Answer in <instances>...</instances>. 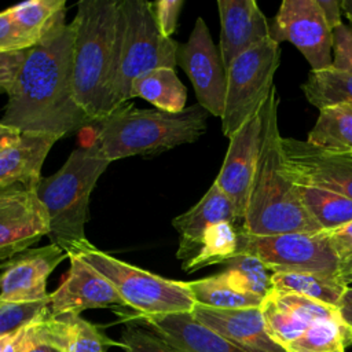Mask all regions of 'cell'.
I'll return each instance as SVG.
<instances>
[{
	"label": "cell",
	"instance_id": "4316f807",
	"mask_svg": "<svg viewBox=\"0 0 352 352\" xmlns=\"http://www.w3.org/2000/svg\"><path fill=\"white\" fill-rule=\"evenodd\" d=\"M298 192L305 210L322 231H334L352 221V199L311 186H298Z\"/></svg>",
	"mask_w": 352,
	"mask_h": 352
},
{
	"label": "cell",
	"instance_id": "44dd1931",
	"mask_svg": "<svg viewBox=\"0 0 352 352\" xmlns=\"http://www.w3.org/2000/svg\"><path fill=\"white\" fill-rule=\"evenodd\" d=\"M180 352H245L198 322L191 312L138 318Z\"/></svg>",
	"mask_w": 352,
	"mask_h": 352
},
{
	"label": "cell",
	"instance_id": "681fc988",
	"mask_svg": "<svg viewBox=\"0 0 352 352\" xmlns=\"http://www.w3.org/2000/svg\"><path fill=\"white\" fill-rule=\"evenodd\" d=\"M14 333H15V331H14ZM14 333H10V334H3V336H0V352H3V351L6 349L7 344H8V342H10V340L12 338Z\"/></svg>",
	"mask_w": 352,
	"mask_h": 352
},
{
	"label": "cell",
	"instance_id": "4dcf8cb0",
	"mask_svg": "<svg viewBox=\"0 0 352 352\" xmlns=\"http://www.w3.org/2000/svg\"><path fill=\"white\" fill-rule=\"evenodd\" d=\"M221 278L234 289L245 293L267 297L272 292V272L256 256L239 253L224 263V270L219 272Z\"/></svg>",
	"mask_w": 352,
	"mask_h": 352
},
{
	"label": "cell",
	"instance_id": "ba28073f",
	"mask_svg": "<svg viewBox=\"0 0 352 352\" xmlns=\"http://www.w3.org/2000/svg\"><path fill=\"white\" fill-rule=\"evenodd\" d=\"M280 62L279 43L271 37L238 55L226 69V102L221 131L228 139L267 100Z\"/></svg>",
	"mask_w": 352,
	"mask_h": 352
},
{
	"label": "cell",
	"instance_id": "8992f818",
	"mask_svg": "<svg viewBox=\"0 0 352 352\" xmlns=\"http://www.w3.org/2000/svg\"><path fill=\"white\" fill-rule=\"evenodd\" d=\"M179 43L162 36L150 3L144 0H120V41L117 76L113 94V110L132 99V82L157 67L177 65Z\"/></svg>",
	"mask_w": 352,
	"mask_h": 352
},
{
	"label": "cell",
	"instance_id": "7bdbcfd3",
	"mask_svg": "<svg viewBox=\"0 0 352 352\" xmlns=\"http://www.w3.org/2000/svg\"><path fill=\"white\" fill-rule=\"evenodd\" d=\"M21 136L22 133L18 129H14L0 122V153L16 143Z\"/></svg>",
	"mask_w": 352,
	"mask_h": 352
},
{
	"label": "cell",
	"instance_id": "7402d4cb",
	"mask_svg": "<svg viewBox=\"0 0 352 352\" xmlns=\"http://www.w3.org/2000/svg\"><path fill=\"white\" fill-rule=\"evenodd\" d=\"M59 138L22 133L19 140L0 153V188L16 184L37 186L47 154Z\"/></svg>",
	"mask_w": 352,
	"mask_h": 352
},
{
	"label": "cell",
	"instance_id": "74e56055",
	"mask_svg": "<svg viewBox=\"0 0 352 352\" xmlns=\"http://www.w3.org/2000/svg\"><path fill=\"white\" fill-rule=\"evenodd\" d=\"M331 66L352 74V25L341 23L333 29Z\"/></svg>",
	"mask_w": 352,
	"mask_h": 352
},
{
	"label": "cell",
	"instance_id": "9c48e42d",
	"mask_svg": "<svg viewBox=\"0 0 352 352\" xmlns=\"http://www.w3.org/2000/svg\"><path fill=\"white\" fill-rule=\"evenodd\" d=\"M258 257L271 272H322L341 275L344 265L334 253L327 231L252 235L239 231L238 254Z\"/></svg>",
	"mask_w": 352,
	"mask_h": 352
},
{
	"label": "cell",
	"instance_id": "7dc6e473",
	"mask_svg": "<svg viewBox=\"0 0 352 352\" xmlns=\"http://www.w3.org/2000/svg\"><path fill=\"white\" fill-rule=\"evenodd\" d=\"M341 7H342L344 15L352 25V0H341Z\"/></svg>",
	"mask_w": 352,
	"mask_h": 352
},
{
	"label": "cell",
	"instance_id": "4fadbf2b",
	"mask_svg": "<svg viewBox=\"0 0 352 352\" xmlns=\"http://www.w3.org/2000/svg\"><path fill=\"white\" fill-rule=\"evenodd\" d=\"M282 151L286 170L296 184L352 199V154L330 153L294 138H282Z\"/></svg>",
	"mask_w": 352,
	"mask_h": 352
},
{
	"label": "cell",
	"instance_id": "ac0fdd59",
	"mask_svg": "<svg viewBox=\"0 0 352 352\" xmlns=\"http://www.w3.org/2000/svg\"><path fill=\"white\" fill-rule=\"evenodd\" d=\"M191 314L245 352H286L267 333L260 307L217 309L195 304Z\"/></svg>",
	"mask_w": 352,
	"mask_h": 352
},
{
	"label": "cell",
	"instance_id": "836d02e7",
	"mask_svg": "<svg viewBox=\"0 0 352 352\" xmlns=\"http://www.w3.org/2000/svg\"><path fill=\"white\" fill-rule=\"evenodd\" d=\"M50 296L45 300L30 302H11L0 300V336L18 331L48 312Z\"/></svg>",
	"mask_w": 352,
	"mask_h": 352
},
{
	"label": "cell",
	"instance_id": "d6986e66",
	"mask_svg": "<svg viewBox=\"0 0 352 352\" xmlns=\"http://www.w3.org/2000/svg\"><path fill=\"white\" fill-rule=\"evenodd\" d=\"M221 221H231L241 230L234 204L213 182L192 208L172 220L180 235L176 257L183 263L191 260L198 253L206 230Z\"/></svg>",
	"mask_w": 352,
	"mask_h": 352
},
{
	"label": "cell",
	"instance_id": "d590c367",
	"mask_svg": "<svg viewBox=\"0 0 352 352\" xmlns=\"http://www.w3.org/2000/svg\"><path fill=\"white\" fill-rule=\"evenodd\" d=\"M120 346L125 352H180L153 330L128 324L121 333Z\"/></svg>",
	"mask_w": 352,
	"mask_h": 352
},
{
	"label": "cell",
	"instance_id": "277c9868",
	"mask_svg": "<svg viewBox=\"0 0 352 352\" xmlns=\"http://www.w3.org/2000/svg\"><path fill=\"white\" fill-rule=\"evenodd\" d=\"M209 113L197 104L180 113L122 104L98 122L94 143L106 160L155 155L192 143L206 131Z\"/></svg>",
	"mask_w": 352,
	"mask_h": 352
},
{
	"label": "cell",
	"instance_id": "603a6c76",
	"mask_svg": "<svg viewBox=\"0 0 352 352\" xmlns=\"http://www.w3.org/2000/svg\"><path fill=\"white\" fill-rule=\"evenodd\" d=\"M272 290L300 294L334 308L348 289L341 275L322 272H272Z\"/></svg>",
	"mask_w": 352,
	"mask_h": 352
},
{
	"label": "cell",
	"instance_id": "e0dca14e",
	"mask_svg": "<svg viewBox=\"0 0 352 352\" xmlns=\"http://www.w3.org/2000/svg\"><path fill=\"white\" fill-rule=\"evenodd\" d=\"M220 58L224 69L245 51L271 37L270 21L254 0H217Z\"/></svg>",
	"mask_w": 352,
	"mask_h": 352
},
{
	"label": "cell",
	"instance_id": "ab89813d",
	"mask_svg": "<svg viewBox=\"0 0 352 352\" xmlns=\"http://www.w3.org/2000/svg\"><path fill=\"white\" fill-rule=\"evenodd\" d=\"M28 50L0 52V89L6 94L11 89L15 77L26 58Z\"/></svg>",
	"mask_w": 352,
	"mask_h": 352
},
{
	"label": "cell",
	"instance_id": "83f0119b",
	"mask_svg": "<svg viewBox=\"0 0 352 352\" xmlns=\"http://www.w3.org/2000/svg\"><path fill=\"white\" fill-rule=\"evenodd\" d=\"M307 100L319 110L331 106H352V74L329 66L311 70L301 85Z\"/></svg>",
	"mask_w": 352,
	"mask_h": 352
},
{
	"label": "cell",
	"instance_id": "30bf717a",
	"mask_svg": "<svg viewBox=\"0 0 352 352\" xmlns=\"http://www.w3.org/2000/svg\"><path fill=\"white\" fill-rule=\"evenodd\" d=\"M270 34L276 43H292L311 70L331 66L333 29L316 0H283L270 22Z\"/></svg>",
	"mask_w": 352,
	"mask_h": 352
},
{
	"label": "cell",
	"instance_id": "2e32d148",
	"mask_svg": "<svg viewBox=\"0 0 352 352\" xmlns=\"http://www.w3.org/2000/svg\"><path fill=\"white\" fill-rule=\"evenodd\" d=\"M70 261L62 283L50 294L51 315H80L85 309L125 307L114 287L80 256L67 254Z\"/></svg>",
	"mask_w": 352,
	"mask_h": 352
},
{
	"label": "cell",
	"instance_id": "484cf974",
	"mask_svg": "<svg viewBox=\"0 0 352 352\" xmlns=\"http://www.w3.org/2000/svg\"><path fill=\"white\" fill-rule=\"evenodd\" d=\"M21 33L33 44L65 22V0H28L7 8Z\"/></svg>",
	"mask_w": 352,
	"mask_h": 352
},
{
	"label": "cell",
	"instance_id": "7a4b0ae2",
	"mask_svg": "<svg viewBox=\"0 0 352 352\" xmlns=\"http://www.w3.org/2000/svg\"><path fill=\"white\" fill-rule=\"evenodd\" d=\"M74 28L72 77L77 104L99 122L113 111L120 41V0H82Z\"/></svg>",
	"mask_w": 352,
	"mask_h": 352
},
{
	"label": "cell",
	"instance_id": "8fae6325",
	"mask_svg": "<svg viewBox=\"0 0 352 352\" xmlns=\"http://www.w3.org/2000/svg\"><path fill=\"white\" fill-rule=\"evenodd\" d=\"M177 65L188 76L198 104L220 117L226 102V69L205 21L199 16L184 44H179Z\"/></svg>",
	"mask_w": 352,
	"mask_h": 352
},
{
	"label": "cell",
	"instance_id": "8d00e7d4",
	"mask_svg": "<svg viewBox=\"0 0 352 352\" xmlns=\"http://www.w3.org/2000/svg\"><path fill=\"white\" fill-rule=\"evenodd\" d=\"M183 6V0H158L150 3L154 21L162 36L172 38V34L177 28Z\"/></svg>",
	"mask_w": 352,
	"mask_h": 352
},
{
	"label": "cell",
	"instance_id": "cb8c5ba5",
	"mask_svg": "<svg viewBox=\"0 0 352 352\" xmlns=\"http://www.w3.org/2000/svg\"><path fill=\"white\" fill-rule=\"evenodd\" d=\"M132 98H142L166 113L186 109L187 89L172 67L153 69L132 82Z\"/></svg>",
	"mask_w": 352,
	"mask_h": 352
},
{
	"label": "cell",
	"instance_id": "e575fe53",
	"mask_svg": "<svg viewBox=\"0 0 352 352\" xmlns=\"http://www.w3.org/2000/svg\"><path fill=\"white\" fill-rule=\"evenodd\" d=\"M274 296L286 305L290 311H293L300 319L312 324L320 320H342L338 308L323 304L320 301L293 294V293H280L272 290Z\"/></svg>",
	"mask_w": 352,
	"mask_h": 352
},
{
	"label": "cell",
	"instance_id": "f35d334b",
	"mask_svg": "<svg viewBox=\"0 0 352 352\" xmlns=\"http://www.w3.org/2000/svg\"><path fill=\"white\" fill-rule=\"evenodd\" d=\"M34 44L21 33L8 10L0 11V52L28 50Z\"/></svg>",
	"mask_w": 352,
	"mask_h": 352
},
{
	"label": "cell",
	"instance_id": "6da1fadb",
	"mask_svg": "<svg viewBox=\"0 0 352 352\" xmlns=\"http://www.w3.org/2000/svg\"><path fill=\"white\" fill-rule=\"evenodd\" d=\"M73 23H60L33 47L7 92L0 122L21 133L62 138L94 122L77 104L73 92Z\"/></svg>",
	"mask_w": 352,
	"mask_h": 352
},
{
	"label": "cell",
	"instance_id": "b9f144b4",
	"mask_svg": "<svg viewBox=\"0 0 352 352\" xmlns=\"http://www.w3.org/2000/svg\"><path fill=\"white\" fill-rule=\"evenodd\" d=\"M316 1L322 8L324 18L331 29H336L342 23L341 22V14H342L341 0H316Z\"/></svg>",
	"mask_w": 352,
	"mask_h": 352
},
{
	"label": "cell",
	"instance_id": "5b68a950",
	"mask_svg": "<svg viewBox=\"0 0 352 352\" xmlns=\"http://www.w3.org/2000/svg\"><path fill=\"white\" fill-rule=\"evenodd\" d=\"M109 164L92 142L72 151L62 168L41 177L36 187L48 217L51 243L67 254H76L89 243L85 236L89 197Z\"/></svg>",
	"mask_w": 352,
	"mask_h": 352
},
{
	"label": "cell",
	"instance_id": "d4e9b609",
	"mask_svg": "<svg viewBox=\"0 0 352 352\" xmlns=\"http://www.w3.org/2000/svg\"><path fill=\"white\" fill-rule=\"evenodd\" d=\"M307 142L330 153L352 154V106L340 104L319 110Z\"/></svg>",
	"mask_w": 352,
	"mask_h": 352
},
{
	"label": "cell",
	"instance_id": "ffe728a7",
	"mask_svg": "<svg viewBox=\"0 0 352 352\" xmlns=\"http://www.w3.org/2000/svg\"><path fill=\"white\" fill-rule=\"evenodd\" d=\"M32 336L59 352H106L120 342L110 340L95 324L80 315H51L48 312L29 324Z\"/></svg>",
	"mask_w": 352,
	"mask_h": 352
},
{
	"label": "cell",
	"instance_id": "f1b7e54d",
	"mask_svg": "<svg viewBox=\"0 0 352 352\" xmlns=\"http://www.w3.org/2000/svg\"><path fill=\"white\" fill-rule=\"evenodd\" d=\"M239 228L231 221L210 226L204 234L198 253L183 263V270L192 272L213 264H224L238 254Z\"/></svg>",
	"mask_w": 352,
	"mask_h": 352
},
{
	"label": "cell",
	"instance_id": "f6af8a7d",
	"mask_svg": "<svg viewBox=\"0 0 352 352\" xmlns=\"http://www.w3.org/2000/svg\"><path fill=\"white\" fill-rule=\"evenodd\" d=\"M23 352H59L56 351L55 348L36 340L30 330H29V326L26 329V340H25V346H23Z\"/></svg>",
	"mask_w": 352,
	"mask_h": 352
},
{
	"label": "cell",
	"instance_id": "7c38bea8",
	"mask_svg": "<svg viewBox=\"0 0 352 352\" xmlns=\"http://www.w3.org/2000/svg\"><path fill=\"white\" fill-rule=\"evenodd\" d=\"M36 187L16 184L0 188V261L30 249L50 234L48 217Z\"/></svg>",
	"mask_w": 352,
	"mask_h": 352
},
{
	"label": "cell",
	"instance_id": "60d3db41",
	"mask_svg": "<svg viewBox=\"0 0 352 352\" xmlns=\"http://www.w3.org/2000/svg\"><path fill=\"white\" fill-rule=\"evenodd\" d=\"M327 232L330 245L345 268L348 263L352 260V221L341 226L334 231Z\"/></svg>",
	"mask_w": 352,
	"mask_h": 352
},
{
	"label": "cell",
	"instance_id": "f907efd6",
	"mask_svg": "<svg viewBox=\"0 0 352 352\" xmlns=\"http://www.w3.org/2000/svg\"><path fill=\"white\" fill-rule=\"evenodd\" d=\"M1 263H3V261H0V271H1Z\"/></svg>",
	"mask_w": 352,
	"mask_h": 352
},
{
	"label": "cell",
	"instance_id": "9a60e30c",
	"mask_svg": "<svg viewBox=\"0 0 352 352\" xmlns=\"http://www.w3.org/2000/svg\"><path fill=\"white\" fill-rule=\"evenodd\" d=\"M67 258V253L55 243L28 249L1 263L0 300L30 302L48 298L47 279Z\"/></svg>",
	"mask_w": 352,
	"mask_h": 352
},
{
	"label": "cell",
	"instance_id": "52a82bcc",
	"mask_svg": "<svg viewBox=\"0 0 352 352\" xmlns=\"http://www.w3.org/2000/svg\"><path fill=\"white\" fill-rule=\"evenodd\" d=\"M76 254L114 287L125 307L135 311V319L191 312L195 307L187 282L135 267L99 250L91 242Z\"/></svg>",
	"mask_w": 352,
	"mask_h": 352
},
{
	"label": "cell",
	"instance_id": "ee69618b",
	"mask_svg": "<svg viewBox=\"0 0 352 352\" xmlns=\"http://www.w3.org/2000/svg\"><path fill=\"white\" fill-rule=\"evenodd\" d=\"M341 319L344 320V323L352 330V287L348 286V289L345 290L340 307H338Z\"/></svg>",
	"mask_w": 352,
	"mask_h": 352
},
{
	"label": "cell",
	"instance_id": "d6a6232c",
	"mask_svg": "<svg viewBox=\"0 0 352 352\" xmlns=\"http://www.w3.org/2000/svg\"><path fill=\"white\" fill-rule=\"evenodd\" d=\"M260 309L267 333L283 348L296 341L311 326L283 305L272 292L263 298Z\"/></svg>",
	"mask_w": 352,
	"mask_h": 352
},
{
	"label": "cell",
	"instance_id": "c3c4849f",
	"mask_svg": "<svg viewBox=\"0 0 352 352\" xmlns=\"http://www.w3.org/2000/svg\"><path fill=\"white\" fill-rule=\"evenodd\" d=\"M344 282L348 285L349 282H352V260L348 263V265L344 268L342 274H341Z\"/></svg>",
	"mask_w": 352,
	"mask_h": 352
},
{
	"label": "cell",
	"instance_id": "5bb4252c",
	"mask_svg": "<svg viewBox=\"0 0 352 352\" xmlns=\"http://www.w3.org/2000/svg\"><path fill=\"white\" fill-rule=\"evenodd\" d=\"M263 122L264 103L260 110L230 138L226 158L214 179L219 188L234 204L241 228L243 226L249 192L261 148Z\"/></svg>",
	"mask_w": 352,
	"mask_h": 352
},
{
	"label": "cell",
	"instance_id": "3957f363",
	"mask_svg": "<svg viewBox=\"0 0 352 352\" xmlns=\"http://www.w3.org/2000/svg\"><path fill=\"white\" fill-rule=\"evenodd\" d=\"M278 94L272 87L264 102L263 140L249 192L243 226L252 235L319 232L322 228L305 210L297 184L289 176L278 126Z\"/></svg>",
	"mask_w": 352,
	"mask_h": 352
},
{
	"label": "cell",
	"instance_id": "bcb514c9",
	"mask_svg": "<svg viewBox=\"0 0 352 352\" xmlns=\"http://www.w3.org/2000/svg\"><path fill=\"white\" fill-rule=\"evenodd\" d=\"M26 329H28V326L15 331L3 352H23L25 340H26Z\"/></svg>",
	"mask_w": 352,
	"mask_h": 352
},
{
	"label": "cell",
	"instance_id": "1f68e13d",
	"mask_svg": "<svg viewBox=\"0 0 352 352\" xmlns=\"http://www.w3.org/2000/svg\"><path fill=\"white\" fill-rule=\"evenodd\" d=\"M352 345V330L344 320H320L312 323L286 352H345Z\"/></svg>",
	"mask_w": 352,
	"mask_h": 352
},
{
	"label": "cell",
	"instance_id": "f546056e",
	"mask_svg": "<svg viewBox=\"0 0 352 352\" xmlns=\"http://www.w3.org/2000/svg\"><path fill=\"white\" fill-rule=\"evenodd\" d=\"M187 286L191 296L198 305L217 308V309H235V308H258L263 298L250 293L239 292L230 286L220 274L190 280Z\"/></svg>",
	"mask_w": 352,
	"mask_h": 352
}]
</instances>
